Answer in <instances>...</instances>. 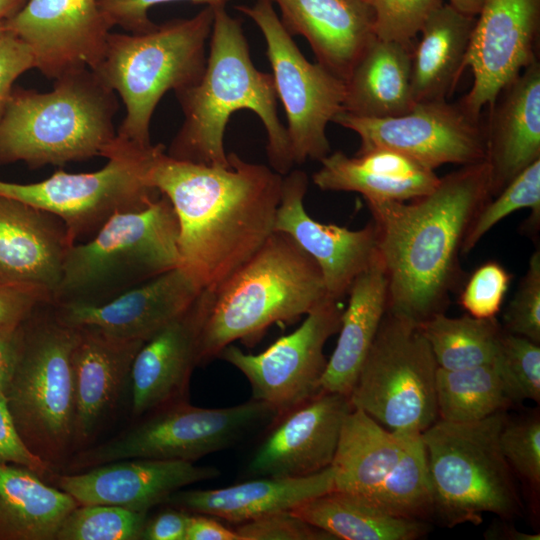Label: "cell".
<instances>
[{
    "instance_id": "cell-1",
    "label": "cell",
    "mask_w": 540,
    "mask_h": 540,
    "mask_svg": "<svg viewBox=\"0 0 540 540\" xmlns=\"http://www.w3.org/2000/svg\"><path fill=\"white\" fill-rule=\"evenodd\" d=\"M214 166L157 151L149 182L166 196L178 226L180 267L197 288L211 290L245 263L274 232L283 176L227 154Z\"/></svg>"
},
{
    "instance_id": "cell-2",
    "label": "cell",
    "mask_w": 540,
    "mask_h": 540,
    "mask_svg": "<svg viewBox=\"0 0 540 540\" xmlns=\"http://www.w3.org/2000/svg\"><path fill=\"white\" fill-rule=\"evenodd\" d=\"M489 196L485 159L445 175L430 193L410 202H367L387 278L388 312L418 324L443 312L464 237Z\"/></svg>"
},
{
    "instance_id": "cell-3",
    "label": "cell",
    "mask_w": 540,
    "mask_h": 540,
    "mask_svg": "<svg viewBox=\"0 0 540 540\" xmlns=\"http://www.w3.org/2000/svg\"><path fill=\"white\" fill-rule=\"evenodd\" d=\"M213 11L206 67L198 82L175 93L184 119L166 153L198 164L227 165L225 128L234 112L250 110L266 130L270 167L286 175L294 161L277 113L273 77L253 64L241 21L226 6Z\"/></svg>"
},
{
    "instance_id": "cell-4",
    "label": "cell",
    "mask_w": 540,
    "mask_h": 540,
    "mask_svg": "<svg viewBox=\"0 0 540 540\" xmlns=\"http://www.w3.org/2000/svg\"><path fill=\"white\" fill-rule=\"evenodd\" d=\"M204 307L198 365L237 340L256 343L275 323H292L329 298L318 264L289 235L274 231L211 290Z\"/></svg>"
},
{
    "instance_id": "cell-5",
    "label": "cell",
    "mask_w": 540,
    "mask_h": 540,
    "mask_svg": "<svg viewBox=\"0 0 540 540\" xmlns=\"http://www.w3.org/2000/svg\"><path fill=\"white\" fill-rule=\"evenodd\" d=\"M47 92L13 89L0 119V164L62 166L105 157L115 143L116 93L90 68L68 71Z\"/></svg>"
},
{
    "instance_id": "cell-6",
    "label": "cell",
    "mask_w": 540,
    "mask_h": 540,
    "mask_svg": "<svg viewBox=\"0 0 540 540\" xmlns=\"http://www.w3.org/2000/svg\"><path fill=\"white\" fill-rule=\"evenodd\" d=\"M213 17V7L205 6L192 17L156 24L146 32L109 33L93 71L125 106L118 139L152 145L151 119L161 98L195 84L204 73Z\"/></svg>"
},
{
    "instance_id": "cell-7",
    "label": "cell",
    "mask_w": 540,
    "mask_h": 540,
    "mask_svg": "<svg viewBox=\"0 0 540 540\" xmlns=\"http://www.w3.org/2000/svg\"><path fill=\"white\" fill-rule=\"evenodd\" d=\"M179 226L162 194L149 206L117 213L65 256L52 303L99 304L180 265Z\"/></svg>"
},
{
    "instance_id": "cell-8",
    "label": "cell",
    "mask_w": 540,
    "mask_h": 540,
    "mask_svg": "<svg viewBox=\"0 0 540 540\" xmlns=\"http://www.w3.org/2000/svg\"><path fill=\"white\" fill-rule=\"evenodd\" d=\"M504 410L474 422L436 420L422 433L433 512L453 527L478 525L484 513L510 520L523 511L513 471L499 436Z\"/></svg>"
},
{
    "instance_id": "cell-9",
    "label": "cell",
    "mask_w": 540,
    "mask_h": 540,
    "mask_svg": "<svg viewBox=\"0 0 540 540\" xmlns=\"http://www.w3.org/2000/svg\"><path fill=\"white\" fill-rule=\"evenodd\" d=\"M23 328L20 355L5 395L29 449L53 465L73 450L71 358L78 329L59 320L51 302L35 308Z\"/></svg>"
},
{
    "instance_id": "cell-10",
    "label": "cell",
    "mask_w": 540,
    "mask_h": 540,
    "mask_svg": "<svg viewBox=\"0 0 540 540\" xmlns=\"http://www.w3.org/2000/svg\"><path fill=\"white\" fill-rule=\"evenodd\" d=\"M161 146L139 147L116 136L103 168L88 173L58 170L29 184L0 179V195L59 218L72 246L92 238L115 214L141 210L160 196L149 182V171Z\"/></svg>"
},
{
    "instance_id": "cell-11",
    "label": "cell",
    "mask_w": 540,
    "mask_h": 540,
    "mask_svg": "<svg viewBox=\"0 0 540 540\" xmlns=\"http://www.w3.org/2000/svg\"><path fill=\"white\" fill-rule=\"evenodd\" d=\"M277 416L269 405L252 398L225 408L197 407L187 400L174 402L144 415L138 424L115 438L80 450L67 470L78 472L135 458L194 462L233 446Z\"/></svg>"
},
{
    "instance_id": "cell-12",
    "label": "cell",
    "mask_w": 540,
    "mask_h": 540,
    "mask_svg": "<svg viewBox=\"0 0 540 540\" xmlns=\"http://www.w3.org/2000/svg\"><path fill=\"white\" fill-rule=\"evenodd\" d=\"M437 368L420 324L386 311L350 402L389 430L423 433L438 417Z\"/></svg>"
},
{
    "instance_id": "cell-13",
    "label": "cell",
    "mask_w": 540,
    "mask_h": 540,
    "mask_svg": "<svg viewBox=\"0 0 540 540\" xmlns=\"http://www.w3.org/2000/svg\"><path fill=\"white\" fill-rule=\"evenodd\" d=\"M273 0H255L236 9L261 31L277 99L284 107L294 164L330 153L326 129L344 111L345 81L301 53L275 11Z\"/></svg>"
},
{
    "instance_id": "cell-14",
    "label": "cell",
    "mask_w": 540,
    "mask_h": 540,
    "mask_svg": "<svg viewBox=\"0 0 540 540\" xmlns=\"http://www.w3.org/2000/svg\"><path fill=\"white\" fill-rule=\"evenodd\" d=\"M333 123L359 136L358 154L389 149L432 170L444 164L463 166L486 158L485 128L480 118L468 113L459 102H418L411 110L388 118L341 112Z\"/></svg>"
},
{
    "instance_id": "cell-15",
    "label": "cell",
    "mask_w": 540,
    "mask_h": 540,
    "mask_svg": "<svg viewBox=\"0 0 540 540\" xmlns=\"http://www.w3.org/2000/svg\"><path fill=\"white\" fill-rule=\"evenodd\" d=\"M343 310L339 301L327 298L308 314L302 324L258 354L227 345L218 355L248 380L252 399L278 415L321 390L327 359L324 346L338 333Z\"/></svg>"
},
{
    "instance_id": "cell-16",
    "label": "cell",
    "mask_w": 540,
    "mask_h": 540,
    "mask_svg": "<svg viewBox=\"0 0 540 540\" xmlns=\"http://www.w3.org/2000/svg\"><path fill=\"white\" fill-rule=\"evenodd\" d=\"M540 0H484L476 16L466 68L473 83L459 104L480 118L502 90L536 59Z\"/></svg>"
},
{
    "instance_id": "cell-17",
    "label": "cell",
    "mask_w": 540,
    "mask_h": 540,
    "mask_svg": "<svg viewBox=\"0 0 540 540\" xmlns=\"http://www.w3.org/2000/svg\"><path fill=\"white\" fill-rule=\"evenodd\" d=\"M5 26L30 48L34 68L51 79L94 70L112 28L99 0H26Z\"/></svg>"
},
{
    "instance_id": "cell-18",
    "label": "cell",
    "mask_w": 540,
    "mask_h": 540,
    "mask_svg": "<svg viewBox=\"0 0 540 540\" xmlns=\"http://www.w3.org/2000/svg\"><path fill=\"white\" fill-rule=\"evenodd\" d=\"M353 409L348 396L320 390L279 414L252 455L253 477H302L332 465L343 423Z\"/></svg>"
},
{
    "instance_id": "cell-19",
    "label": "cell",
    "mask_w": 540,
    "mask_h": 540,
    "mask_svg": "<svg viewBox=\"0 0 540 540\" xmlns=\"http://www.w3.org/2000/svg\"><path fill=\"white\" fill-rule=\"evenodd\" d=\"M307 174L291 170L282 181L274 231L289 235L318 264L329 298L339 301L378 254L373 222L350 230L314 220L305 210Z\"/></svg>"
},
{
    "instance_id": "cell-20",
    "label": "cell",
    "mask_w": 540,
    "mask_h": 540,
    "mask_svg": "<svg viewBox=\"0 0 540 540\" xmlns=\"http://www.w3.org/2000/svg\"><path fill=\"white\" fill-rule=\"evenodd\" d=\"M214 467L184 460L125 459L55 477L80 505L105 504L148 512L181 488L216 478Z\"/></svg>"
},
{
    "instance_id": "cell-21",
    "label": "cell",
    "mask_w": 540,
    "mask_h": 540,
    "mask_svg": "<svg viewBox=\"0 0 540 540\" xmlns=\"http://www.w3.org/2000/svg\"><path fill=\"white\" fill-rule=\"evenodd\" d=\"M199 293L179 266L103 303H51L58 319L67 325L146 341L184 313Z\"/></svg>"
},
{
    "instance_id": "cell-22",
    "label": "cell",
    "mask_w": 540,
    "mask_h": 540,
    "mask_svg": "<svg viewBox=\"0 0 540 540\" xmlns=\"http://www.w3.org/2000/svg\"><path fill=\"white\" fill-rule=\"evenodd\" d=\"M72 351L73 450L98 434L129 384L133 360L145 341L112 337L93 327H77Z\"/></svg>"
},
{
    "instance_id": "cell-23",
    "label": "cell",
    "mask_w": 540,
    "mask_h": 540,
    "mask_svg": "<svg viewBox=\"0 0 540 540\" xmlns=\"http://www.w3.org/2000/svg\"><path fill=\"white\" fill-rule=\"evenodd\" d=\"M204 308L201 291L189 308L166 324L138 350L131 367V414L134 418L187 400Z\"/></svg>"
},
{
    "instance_id": "cell-24",
    "label": "cell",
    "mask_w": 540,
    "mask_h": 540,
    "mask_svg": "<svg viewBox=\"0 0 540 540\" xmlns=\"http://www.w3.org/2000/svg\"><path fill=\"white\" fill-rule=\"evenodd\" d=\"M71 247L56 216L0 195V284H23L52 299Z\"/></svg>"
},
{
    "instance_id": "cell-25",
    "label": "cell",
    "mask_w": 540,
    "mask_h": 540,
    "mask_svg": "<svg viewBox=\"0 0 540 540\" xmlns=\"http://www.w3.org/2000/svg\"><path fill=\"white\" fill-rule=\"evenodd\" d=\"M291 35H301L317 62L345 81L376 37L373 13L365 0H273Z\"/></svg>"
},
{
    "instance_id": "cell-26",
    "label": "cell",
    "mask_w": 540,
    "mask_h": 540,
    "mask_svg": "<svg viewBox=\"0 0 540 540\" xmlns=\"http://www.w3.org/2000/svg\"><path fill=\"white\" fill-rule=\"evenodd\" d=\"M485 128L490 195L540 159V64L535 60L503 90Z\"/></svg>"
},
{
    "instance_id": "cell-27",
    "label": "cell",
    "mask_w": 540,
    "mask_h": 540,
    "mask_svg": "<svg viewBox=\"0 0 540 540\" xmlns=\"http://www.w3.org/2000/svg\"><path fill=\"white\" fill-rule=\"evenodd\" d=\"M334 490L331 466L302 477H256L217 489L178 490L166 503L234 524L295 507Z\"/></svg>"
},
{
    "instance_id": "cell-28",
    "label": "cell",
    "mask_w": 540,
    "mask_h": 540,
    "mask_svg": "<svg viewBox=\"0 0 540 540\" xmlns=\"http://www.w3.org/2000/svg\"><path fill=\"white\" fill-rule=\"evenodd\" d=\"M320 163L312 176L319 189L357 192L366 202L414 200L430 193L440 180L434 170L389 149L354 156L336 151Z\"/></svg>"
},
{
    "instance_id": "cell-29",
    "label": "cell",
    "mask_w": 540,
    "mask_h": 540,
    "mask_svg": "<svg viewBox=\"0 0 540 540\" xmlns=\"http://www.w3.org/2000/svg\"><path fill=\"white\" fill-rule=\"evenodd\" d=\"M421 433L389 430L353 408L342 426L331 468L334 490L370 501Z\"/></svg>"
},
{
    "instance_id": "cell-30",
    "label": "cell",
    "mask_w": 540,
    "mask_h": 540,
    "mask_svg": "<svg viewBox=\"0 0 540 540\" xmlns=\"http://www.w3.org/2000/svg\"><path fill=\"white\" fill-rule=\"evenodd\" d=\"M348 294L337 344L320 387L349 397L387 311V278L378 254L355 278Z\"/></svg>"
},
{
    "instance_id": "cell-31",
    "label": "cell",
    "mask_w": 540,
    "mask_h": 540,
    "mask_svg": "<svg viewBox=\"0 0 540 540\" xmlns=\"http://www.w3.org/2000/svg\"><path fill=\"white\" fill-rule=\"evenodd\" d=\"M414 44L375 37L345 79L344 111L364 118H388L411 110Z\"/></svg>"
},
{
    "instance_id": "cell-32",
    "label": "cell",
    "mask_w": 540,
    "mask_h": 540,
    "mask_svg": "<svg viewBox=\"0 0 540 540\" xmlns=\"http://www.w3.org/2000/svg\"><path fill=\"white\" fill-rule=\"evenodd\" d=\"M476 17L443 3L426 20L412 52V91L418 102L444 101L466 69Z\"/></svg>"
},
{
    "instance_id": "cell-33",
    "label": "cell",
    "mask_w": 540,
    "mask_h": 540,
    "mask_svg": "<svg viewBox=\"0 0 540 540\" xmlns=\"http://www.w3.org/2000/svg\"><path fill=\"white\" fill-rule=\"evenodd\" d=\"M79 503L23 466L0 464V539L55 540Z\"/></svg>"
},
{
    "instance_id": "cell-34",
    "label": "cell",
    "mask_w": 540,
    "mask_h": 540,
    "mask_svg": "<svg viewBox=\"0 0 540 540\" xmlns=\"http://www.w3.org/2000/svg\"><path fill=\"white\" fill-rule=\"evenodd\" d=\"M290 511L336 540H414L429 528L421 519L388 513L363 498L336 490Z\"/></svg>"
},
{
    "instance_id": "cell-35",
    "label": "cell",
    "mask_w": 540,
    "mask_h": 540,
    "mask_svg": "<svg viewBox=\"0 0 540 540\" xmlns=\"http://www.w3.org/2000/svg\"><path fill=\"white\" fill-rule=\"evenodd\" d=\"M420 326L438 367L446 370L494 363L504 331L496 317H448L443 312Z\"/></svg>"
},
{
    "instance_id": "cell-36",
    "label": "cell",
    "mask_w": 540,
    "mask_h": 540,
    "mask_svg": "<svg viewBox=\"0 0 540 540\" xmlns=\"http://www.w3.org/2000/svg\"><path fill=\"white\" fill-rule=\"evenodd\" d=\"M435 394L438 417L449 422L479 421L512 404L493 363L459 370L438 367Z\"/></svg>"
},
{
    "instance_id": "cell-37",
    "label": "cell",
    "mask_w": 540,
    "mask_h": 540,
    "mask_svg": "<svg viewBox=\"0 0 540 540\" xmlns=\"http://www.w3.org/2000/svg\"><path fill=\"white\" fill-rule=\"evenodd\" d=\"M384 511L421 519L433 513V498L422 433L408 445L399 463L369 501Z\"/></svg>"
},
{
    "instance_id": "cell-38",
    "label": "cell",
    "mask_w": 540,
    "mask_h": 540,
    "mask_svg": "<svg viewBox=\"0 0 540 540\" xmlns=\"http://www.w3.org/2000/svg\"><path fill=\"white\" fill-rule=\"evenodd\" d=\"M530 208V224L540 220V159L522 170L499 193L486 202L474 216L464 237L461 254L469 253L481 238L512 212Z\"/></svg>"
},
{
    "instance_id": "cell-39",
    "label": "cell",
    "mask_w": 540,
    "mask_h": 540,
    "mask_svg": "<svg viewBox=\"0 0 540 540\" xmlns=\"http://www.w3.org/2000/svg\"><path fill=\"white\" fill-rule=\"evenodd\" d=\"M146 512L105 505H78L64 519L55 540H138Z\"/></svg>"
},
{
    "instance_id": "cell-40",
    "label": "cell",
    "mask_w": 540,
    "mask_h": 540,
    "mask_svg": "<svg viewBox=\"0 0 540 540\" xmlns=\"http://www.w3.org/2000/svg\"><path fill=\"white\" fill-rule=\"evenodd\" d=\"M494 367L513 402L540 400V345L503 331Z\"/></svg>"
},
{
    "instance_id": "cell-41",
    "label": "cell",
    "mask_w": 540,
    "mask_h": 540,
    "mask_svg": "<svg viewBox=\"0 0 540 540\" xmlns=\"http://www.w3.org/2000/svg\"><path fill=\"white\" fill-rule=\"evenodd\" d=\"M373 13L375 36L413 44L429 16L443 0H365Z\"/></svg>"
},
{
    "instance_id": "cell-42",
    "label": "cell",
    "mask_w": 540,
    "mask_h": 540,
    "mask_svg": "<svg viewBox=\"0 0 540 540\" xmlns=\"http://www.w3.org/2000/svg\"><path fill=\"white\" fill-rule=\"evenodd\" d=\"M499 444L512 471L538 491L540 486V420L538 415L510 421L502 427Z\"/></svg>"
},
{
    "instance_id": "cell-43",
    "label": "cell",
    "mask_w": 540,
    "mask_h": 540,
    "mask_svg": "<svg viewBox=\"0 0 540 540\" xmlns=\"http://www.w3.org/2000/svg\"><path fill=\"white\" fill-rule=\"evenodd\" d=\"M505 331L540 344V251L529 259L525 275L503 315Z\"/></svg>"
},
{
    "instance_id": "cell-44",
    "label": "cell",
    "mask_w": 540,
    "mask_h": 540,
    "mask_svg": "<svg viewBox=\"0 0 540 540\" xmlns=\"http://www.w3.org/2000/svg\"><path fill=\"white\" fill-rule=\"evenodd\" d=\"M511 281L509 272L498 262L479 266L468 279L459 303L476 318H494L500 311Z\"/></svg>"
},
{
    "instance_id": "cell-45",
    "label": "cell",
    "mask_w": 540,
    "mask_h": 540,
    "mask_svg": "<svg viewBox=\"0 0 540 540\" xmlns=\"http://www.w3.org/2000/svg\"><path fill=\"white\" fill-rule=\"evenodd\" d=\"M235 531L240 540H336L290 510L237 524Z\"/></svg>"
},
{
    "instance_id": "cell-46",
    "label": "cell",
    "mask_w": 540,
    "mask_h": 540,
    "mask_svg": "<svg viewBox=\"0 0 540 540\" xmlns=\"http://www.w3.org/2000/svg\"><path fill=\"white\" fill-rule=\"evenodd\" d=\"M177 1L217 7L226 6L230 0H99V6L112 27L119 26L129 33H142L156 25L149 17L152 7Z\"/></svg>"
},
{
    "instance_id": "cell-47",
    "label": "cell",
    "mask_w": 540,
    "mask_h": 540,
    "mask_svg": "<svg viewBox=\"0 0 540 540\" xmlns=\"http://www.w3.org/2000/svg\"><path fill=\"white\" fill-rule=\"evenodd\" d=\"M0 464L23 466L40 477L51 472V465L33 453L21 437L4 389H0Z\"/></svg>"
},
{
    "instance_id": "cell-48",
    "label": "cell",
    "mask_w": 540,
    "mask_h": 540,
    "mask_svg": "<svg viewBox=\"0 0 540 540\" xmlns=\"http://www.w3.org/2000/svg\"><path fill=\"white\" fill-rule=\"evenodd\" d=\"M32 68L34 58L30 48L7 30L0 37V119L12 94L14 82Z\"/></svg>"
},
{
    "instance_id": "cell-49",
    "label": "cell",
    "mask_w": 540,
    "mask_h": 540,
    "mask_svg": "<svg viewBox=\"0 0 540 540\" xmlns=\"http://www.w3.org/2000/svg\"><path fill=\"white\" fill-rule=\"evenodd\" d=\"M46 302H52V297L41 288L0 284V330L22 324L35 308Z\"/></svg>"
},
{
    "instance_id": "cell-50",
    "label": "cell",
    "mask_w": 540,
    "mask_h": 540,
    "mask_svg": "<svg viewBox=\"0 0 540 540\" xmlns=\"http://www.w3.org/2000/svg\"><path fill=\"white\" fill-rule=\"evenodd\" d=\"M190 512L181 508H168L147 519L141 539L185 540Z\"/></svg>"
},
{
    "instance_id": "cell-51",
    "label": "cell",
    "mask_w": 540,
    "mask_h": 540,
    "mask_svg": "<svg viewBox=\"0 0 540 540\" xmlns=\"http://www.w3.org/2000/svg\"><path fill=\"white\" fill-rule=\"evenodd\" d=\"M23 323L0 330V389L6 390L17 364L23 342Z\"/></svg>"
},
{
    "instance_id": "cell-52",
    "label": "cell",
    "mask_w": 540,
    "mask_h": 540,
    "mask_svg": "<svg viewBox=\"0 0 540 540\" xmlns=\"http://www.w3.org/2000/svg\"><path fill=\"white\" fill-rule=\"evenodd\" d=\"M185 540H240L235 529L223 525L216 517L190 513Z\"/></svg>"
},
{
    "instance_id": "cell-53",
    "label": "cell",
    "mask_w": 540,
    "mask_h": 540,
    "mask_svg": "<svg viewBox=\"0 0 540 540\" xmlns=\"http://www.w3.org/2000/svg\"><path fill=\"white\" fill-rule=\"evenodd\" d=\"M503 528L507 531L504 532L502 529H500L498 526L492 527L489 531L486 533V537L491 539H509V540H539V534H525L522 532H518L513 527L503 526Z\"/></svg>"
},
{
    "instance_id": "cell-54",
    "label": "cell",
    "mask_w": 540,
    "mask_h": 540,
    "mask_svg": "<svg viewBox=\"0 0 540 540\" xmlns=\"http://www.w3.org/2000/svg\"><path fill=\"white\" fill-rule=\"evenodd\" d=\"M484 0H448V4L458 11L476 17Z\"/></svg>"
},
{
    "instance_id": "cell-55",
    "label": "cell",
    "mask_w": 540,
    "mask_h": 540,
    "mask_svg": "<svg viewBox=\"0 0 540 540\" xmlns=\"http://www.w3.org/2000/svg\"><path fill=\"white\" fill-rule=\"evenodd\" d=\"M26 0H0V21H7L24 5Z\"/></svg>"
},
{
    "instance_id": "cell-56",
    "label": "cell",
    "mask_w": 540,
    "mask_h": 540,
    "mask_svg": "<svg viewBox=\"0 0 540 540\" xmlns=\"http://www.w3.org/2000/svg\"><path fill=\"white\" fill-rule=\"evenodd\" d=\"M7 31L5 21H0V37Z\"/></svg>"
}]
</instances>
